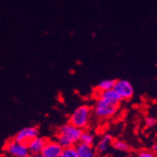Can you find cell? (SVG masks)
<instances>
[{"label": "cell", "instance_id": "cell-1", "mask_svg": "<svg viewBox=\"0 0 157 157\" xmlns=\"http://www.w3.org/2000/svg\"><path fill=\"white\" fill-rule=\"evenodd\" d=\"M83 130L73 126L70 123L60 125L56 130V141L63 148L75 146L79 143Z\"/></svg>", "mask_w": 157, "mask_h": 157}, {"label": "cell", "instance_id": "cell-2", "mask_svg": "<svg viewBox=\"0 0 157 157\" xmlns=\"http://www.w3.org/2000/svg\"><path fill=\"white\" fill-rule=\"evenodd\" d=\"M92 114V108L88 105H82L74 109L68 119V123L80 129H85L88 126Z\"/></svg>", "mask_w": 157, "mask_h": 157}, {"label": "cell", "instance_id": "cell-3", "mask_svg": "<svg viewBox=\"0 0 157 157\" xmlns=\"http://www.w3.org/2000/svg\"><path fill=\"white\" fill-rule=\"evenodd\" d=\"M118 106L119 105L111 103L101 98H98L94 105L92 113L98 119H108L115 115L118 110Z\"/></svg>", "mask_w": 157, "mask_h": 157}, {"label": "cell", "instance_id": "cell-4", "mask_svg": "<svg viewBox=\"0 0 157 157\" xmlns=\"http://www.w3.org/2000/svg\"><path fill=\"white\" fill-rule=\"evenodd\" d=\"M4 149L11 157H30L31 155L26 144L16 142L13 139L6 143Z\"/></svg>", "mask_w": 157, "mask_h": 157}, {"label": "cell", "instance_id": "cell-5", "mask_svg": "<svg viewBox=\"0 0 157 157\" xmlns=\"http://www.w3.org/2000/svg\"><path fill=\"white\" fill-rule=\"evenodd\" d=\"M113 89L117 92L122 100H129L134 95V87L128 80L118 79L115 80Z\"/></svg>", "mask_w": 157, "mask_h": 157}, {"label": "cell", "instance_id": "cell-6", "mask_svg": "<svg viewBox=\"0 0 157 157\" xmlns=\"http://www.w3.org/2000/svg\"><path fill=\"white\" fill-rule=\"evenodd\" d=\"M38 135H39V129L37 127H25L17 132L13 139L15 140L16 142L28 145V142L38 137Z\"/></svg>", "mask_w": 157, "mask_h": 157}, {"label": "cell", "instance_id": "cell-7", "mask_svg": "<svg viewBox=\"0 0 157 157\" xmlns=\"http://www.w3.org/2000/svg\"><path fill=\"white\" fill-rule=\"evenodd\" d=\"M63 149L56 140H48L42 151L45 157H59Z\"/></svg>", "mask_w": 157, "mask_h": 157}, {"label": "cell", "instance_id": "cell-8", "mask_svg": "<svg viewBox=\"0 0 157 157\" xmlns=\"http://www.w3.org/2000/svg\"><path fill=\"white\" fill-rule=\"evenodd\" d=\"M47 141H48V139H46L44 137L38 136L31 140V142H28L27 145H28V148L29 149L31 155L42 153V149H43L44 146L46 144Z\"/></svg>", "mask_w": 157, "mask_h": 157}, {"label": "cell", "instance_id": "cell-9", "mask_svg": "<svg viewBox=\"0 0 157 157\" xmlns=\"http://www.w3.org/2000/svg\"><path fill=\"white\" fill-rule=\"evenodd\" d=\"M113 140V138L110 134H105L102 135L100 139L98 140V143L96 144V147H95L96 152L99 154L106 152L109 146L112 145Z\"/></svg>", "mask_w": 157, "mask_h": 157}, {"label": "cell", "instance_id": "cell-10", "mask_svg": "<svg viewBox=\"0 0 157 157\" xmlns=\"http://www.w3.org/2000/svg\"><path fill=\"white\" fill-rule=\"evenodd\" d=\"M75 148L78 157H96V150L92 145L79 142L75 145Z\"/></svg>", "mask_w": 157, "mask_h": 157}, {"label": "cell", "instance_id": "cell-11", "mask_svg": "<svg viewBox=\"0 0 157 157\" xmlns=\"http://www.w3.org/2000/svg\"><path fill=\"white\" fill-rule=\"evenodd\" d=\"M98 98H101L104 100H106L108 102H111L113 104L119 105L120 102L122 101V98H121L117 92H116L114 89L109 90V91H105V92H98Z\"/></svg>", "mask_w": 157, "mask_h": 157}, {"label": "cell", "instance_id": "cell-12", "mask_svg": "<svg viewBox=\"0 0 157 157\" xmlns=\"http://www.w3.org/2000/svg\"><path fill=\"white\" fill-rule=\"evenodd\" d=\"M114 84H115V80L113 79H105L101 81L97 84L95 89L97 90L98 92H105V91H109V90L113 89Z\"/></svg>", "mask_w": 157, "mask_h": 157}, {"label": "cell", "instance_id": "cell-13", "mask_svg": "<svg viewBox=\"0 0 157 157\" xmlns=\"http://www.w3.org/2000/svg\"><path fill=\"white\" fill-rule=\"evenodd\" d=\"M112 146L114 149L119 152H129L130 145L126 142L121 139H113L112 142Z\"/></svg>", "mask_w": 157, "mask_h": 157}, {"label": "cell", "instance_id": "cell-14", "mask_svg": "<svg viewBox=\"0 0 157 157\" xmlns=\"http://www.w3.org/2000/svg\"><path fill=\"white\" fill-rule=\"evenodd\" d=\"M79 142L93 146V144L95 142V135L92 132H90L89 131H84L83 130Z\"/></svg>", "mask_w": 157, "mask_h": 157}, {"label": "cell", "instance_id": "cell-15", "mask_svg": "<svg viewBox=\"0 0 157 157\" xmlns=\"http://www.w3.org/2000/svg\"><path fill=\"white\" fill-rule=\"evenodd\" d=\"M59 157H78L75 146L64 148Z\"/></svg>", "mask_w": 157, "mask_h": 157}, {"label": "cell", "instance_id": "cell-16", "mask_svg": "<svg viewBox=\"0 0 157 157\" xmlns=\"http://www.w3.org/2000/svg\"><path fill=\"white\" fill-rule=\"evenodd\" d=\"M138 157H157V155L152 150L142 149L138 152Z\"/></svg>", "mask_w": 157, "mask_h": 157}, {"label": "cell", "instance_id": "cell-17", "mask_svg": "<svg viewBox=\"0 0 157 157\" xmlns=\"http://www.w3.org/2000/svg\"><path fill=\"white\" fill-rule=\"evenodd\" d=\"M157 124V120L152 117H146L145 118V124L148 128H152Z\"/></svg>", "mask_w": 157, "mask_h": 157}, {"label": "cell", "instance_id": "cell-18", "mask_svg": "<svg viewBox=\"0 0 157 157\" xmlns=\"http://www.w3.org/2000/svg\"><path fill=\"white\" fill-rule=\"evenodd\" d=\"M152 151H153V152L157 155V144H154V145H152Z\"/></svg>", "mask_w": 157, "mask_h": 157}, {"label": "cell", "instance_id": "cell-19", "mask_svg": "<svg viewBox=\"0 0 157 157\" xmlns=\"http://www.w3.org/2000/svg\"><path fill=\"white\" fill-rule=\"evenodd\" d=\"M30 157H45V156L42 155V153H38V154H33V155H30Z\"/></svg>", "mask_w": 157, "mask_h": 157}]
</instances>
